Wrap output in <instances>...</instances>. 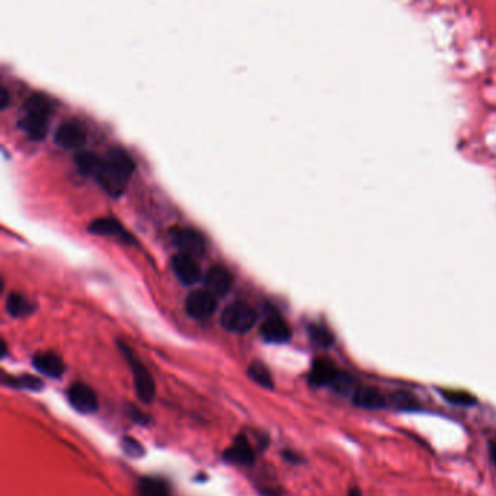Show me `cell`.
Returning <instances> with one entry per match:
<instances>
[{"label": "cell", "mask_w": 496, "mask_h": 496, "mask_svg": "<svg viewBox=\"0 0 496 496\" xmlns=\"http://www.w3.org/2000/svg\"><path fill=\"white\" fill-rule=\"evenodd\" d=\"M136 165L130 155L121 148H112L102 161V166L95 176L98 183L112 197H120L134 173Z\"/></svg>", "instance_id": "cell-1"}, {"label": "cell", "mask_w": 496, "mask_h": 496, "mask_svg": "<svg viewBox=\"0 0 496 496\" xmlns=\"http://www.w3.org/2000/svg\"><path fill=\"white\" fill-rule=\"evenodd\" d=\"M51 103L43 95H32L24 105L21 128L34 140H41L49 127Z\"/></svg>", "instance_id": "cell-2"}, {"label": "cell", "mask_w": 496, "mask_h": 496, "mask_svg": "<svg viewBox=\"0 0 496 496\" xmlns=\"http://www.w3.org/2000/svg\"><path fill=\"white\" fill-rule=\"evenodd\" d=\"M120 350L131 368L137 398L143 403H151L156 396V383L153 377H151L147 367L136 357V354L133 353V350L127 345V343L120 342Z\"/></svg>", "instance_id": "cell-3"}, {"label": "cell", "mask_w": 496, "mask_h": 496, "mask_svg": "<svg viewBox=\"0 0 496 496\" xmlns=\"http://www.w3.org/2000/svg\"><path fill=\"white\" fill-rule=\"evenodd\" d=\"M256 323V312L245 301L231 303L221 313L220 325L232 333H246Z\"/></svg>", "instance_id": "cell-4"}, {"label": "cell", "mask_w": 496, "mask_h": 496, "mask_svg": "<svg viewBox=\"0 0 496 496\" xmlns=\"http://www.w3.org/2000/svg\"><path fill=\"white\" fill-rule=\"evenodd\" d=\"M350 398L353 405L360 409L383 410L390 408L389 393H385L383 390L374 386H364L358 383Z\"/></svg>", "instance_id": "cell-5"}, {"label": "cell", "mask_w": 496, "mask_h": 496, "mask_svg": "<svg viewBox=\"0 0 496 496\" xmlns=\"http://www.w3.org/2000/svg\"><path fill=\"white\" fill-rule=\"evenodd\" d=\"M171 239L173 245L189 256H198L206 252V241L200 232L191 227H176L171 232Z\"/></svg>", "instance_id": "cell-6"}, {"label": "cell", "mask_w": 496, "mask_h": 496, "mask_svg": "<svg viewBox=\"0 0 496 496\" xmlns=\"http://www.w3.org/2000/svg\"><path fill=\"white\" fill-rule=\"evenodd\" d=\"M186 313L197 320H206L217 310V297L207 290H196L186 297Z\"/></svg>", "instance_id": "cell-7"}, {"label": "cell", "mask_w": 496, "mask_h": 496, "mask_svg": "<svg viewBox=\"0 0 496 496\" xmlns=\"http://www.w3.org/2000/svg\"><path fill=\"white\" fill-rule=\"evenodd\" d=\"M342 370L338 365L325 357H319L312 363L309 373V383L315 388H333L338 378L340 377Z\"/></svg>", "instance_id": "cell-8"}, {"label": "cell", "mask_w": 496, "mask_h": 496, "mask_svg": "<svg viewBox=\"0 0 496 496\" xmlns=\"http://www.w3.org/2000/svg\"><path fill=\"white\" fill-rule=\"evenodd\" d=\"M54 141L64 150L78 151L86 143L85 127L78 121H66L57 128Z\"/></svg>", "instance_id": "cell-9"}, {"label": "cell", "mask_w": 496, "mask_h": 496, "mask_svg": "<svg viewBox=\"0 0 496 496\" xmlns=\"http://www.w3.org/2000/svg\"><path fill=\"white\" fill-rule=\"evenodd\" d=\"M67 398L70 405L81 413L89 415L98 410L99 402L95 390L85 383H74L69 388Z\"/></svg>", "instance_id": "cell-10"}, {"label": "cell", "mask_w": 496, "mask_h": 496, "mask_svg": "<svg viewBox=\"0 0 496 496\" xmlns=\"http://www.w3.org/2000/svg\"><path fill=\"white\" fill-rule=\"evenodd\" d=\"M172 270L176 278L185 285H194L201 280L200 266L196 259L185 253H178L172 258Z\"/></svg>", "instance_id": "cell-11"}, {"label": "cell", "mask_w": 496, "mask_h": 496, "mask_svg": "<svg viewBox=\"0 0 496 496\" xmlns=\"http://www.w3.org/2000/svg\"><path fill=\"white\" fill-rule=\"evenodd\" d=\"M223 457L226 462H231L233 465L250 466L255 460V452L248 437L241 434L235 438L232 445L223 452Z\"/></svg>", "instance_id": "cell-12"}, {"label": "cell", "mask_w": 496, "mask_h": 496, "mask_svg": "<svg viewBox=\"0 0 496 496\" xmlns=\"http://www.w3.org/2000/svg\"><path fill=\"white\" fill-rule=\"evenodd\" d=\"M232 284H233L232 274L228 273L224 266H218V265L213 266V268H210V271L204 277L206 290L214 294L216 297L226 295L228 291H231Z\"/></svg>", "instance_id": "cell-13"}, {"label": "cell", "mask_w": 496, "mask_h": 496, "mask_svg": "<svg viewBox=\"0 0 496 496\" xmlns=\"http://www.w3.org/2000/svg\"><path fill=\"white\" fill-rule=\"evenodd\" d=\"M260 336L271 343H284L291 338V329L288 323L280 316H271L266 319L259 329Z\"/></svg>", "instance_id": "cell-14"}, {"label": "cell", "mask_w": 496, "mask_h": 496, "mask_svg": "<svg viewBox=\"0 0 496 496\" xmlns=\"http://www.w3.org/2000/svg\"><path fill=\"white\" fill-rule=\"evenodd\" d=\"M32 365L35 367V370L51 378H60L66 371V365L61 357L51 351L35 354L32 358Z\"/></svg>", "instance_id": "cell-15"}, {"label": "cell", "mask_w": 496, "mask_h": 496, "mask_svg": "<svg viewBox=\"0 0 496 496\" xmlns=\"http://www.w3.org/2000/svg\"><path fill=\"white\" fill-rule=\"evenodd\" d=\"M6 312L12 316V318H24L28 316L34 312L35 306L34 303L29 301L26 297H24L22 294L18 293H11L6 298Z\"/></svg>", "instance_id": "cell-16"}, {"label": "cell", "mask_w": 496, "mask_h": 496, "mask_svg": "<svg viewBox=\"0 0 496 496\" xmlns=\"http://www.w3.org/2000/svg\"><path fill=\"white\" fill-rule=\"evenodd\" d=\"M440 396L450 405L472 408L477 405V398L467 390H457V389H438Z\"/></svg>", "instance_id": "cell-17"}, {"label": "cell", "mask_w": 496, "mask_h": 496, "mask_svg": "<svg viewBox=\"0 0 496 496\" xmlns=\"http://www.w3.org/2000/svg\"><path fill=\"white\" fill-rule=\"evenodd\" d=\"M102 161L103 158H99L98 155L91 153V151H79L74 158L76 166H78L79 172L86 176H96L102 166Z\"/></svg>", "instance_id": "cell-18"}, {"label": "cell", "mask_w": 496, "mask_h": 496, "mask_svg": "<svg viewBox=\"0 0 496 496\" xmlns=\"http://www.w3.org/2000/svg\"><path fill=\"white\" fill-rule=\"evenodd\" d=\"M389 398H390V408L396 409V410L417 412V410L424 409L421 406V403H419V400L413 395H410V393H408L405 390L392 392V393H389Z\"/></svg>", "instance_id": "cell-19"}, {"label": "cell", "mask_w": 496, "mask_h": 496, "mask_svg": "<svg viewBox=\"0 0 496 496\" xmlns=\"http://www.w3.org/2000/svg\"><path fill=\"white\" fill-rule=\"evenodd\" d=\"M138 496H171V487L162 479L143 477L138 482Z\"/></svg>", "instance_id": "cell-20"}, {"label": "cell", "mask_w": 496, "mask_h": 496, "mask_svg": "<svg viewBox=\"0 0 496 496\" xmlns=\"http://www.w3.org/2000/svg\"><path fill=\"white\" fill-rule=\"evenodd\" d=\"M88 231H89V233L98 235V236H117V235L123 233V227L116 218L103 217V218L93 220L89 224Z\"/></svg>", "instance_id": "cell-21"}, {"label": "cell", "mask_w": 496, "mask_h": 496, "mask_svg": "<svg viewBox=\"0 0 496 496\" xmlns=\"http://www.w3.org/2000/svg\"><path fill=\"white\" fill-rule=\"evenodd\" d=\"M248 375L252 378V381H255V383L259 385L260 388L268 389V390L274 389L273 374H271V371L268 370V367H266L265 364H262L259 361L252 363L248 367Z\"/></svg>", "instance_id": "cell-22"}, {"label": "cell", "mask_w": 496, "mask_h": 496, "mask_svg": "<svg viewBox=\"0 0 496 496\" xmlns=\"http://www.w3.org/2000/svg\"><path fill=\"white\" fill-rule=\"evenodd\" d=\"M5 383L9 386H14L16 389H25V390H32V392L41 390L44 386V383L40 378L32 377V375L9 377V378H5Z\"/></svg>", "instance_id": "cell-23"}, {"label": "cell", "mask_w": 496, "mask_h": 496, "mask_svg": "<svg viewBox=\"0 0 496 496\" xmlns=\"http://www.w3.org/2000/svg\"><path fill=\"white\" fill-rule=\"evenodd\" d=\"M309 335H310V339L320 348H329L335 342V338L330 333V330L322 325H310Z\"/></svg>", "instance_id": "cell-24"}, {"label": "cell", "mask_w": 496, "mask_h": 496, "mask_svg": "<svg viewBox=\"0 0 496 496\" xmlns=\"http://www.w3.org/2000/svg\"><path fill=\"white\" fill-rule=\"evenodd\" d=\"M121 448L126 452V455L131 457V459H138V457L144 455V447L133 437H124L121 440Z\"/></svg>", "instance_id": "cell-25"}, {"label": "cell", "mask_w": 496, "mask_h": 496, "mask_svg": "<svg viewBox=\"0 0 496 496\" xmlns=\"http://www.w3.org/2000/svg\"><path fill=\"white\" fill-rule=\"evenodd\" d=\"M127 415L133 419L134 422L141 424V425H146V424H148V421H150V419H148L138 408H136V406H133V405H128V408H127Z\"/></svg>", "instance_id": "cell-26"}, {"label": "cell", "mask_w": 496, "mask_h": 496, "mask_svg": "<svg viewBox=\"0 0 496 496\" xmlns=\"http://www.w3.org/2000/svg\"><path fill=\"white\" fill-rule=\"evenodd\" d=\"M284 459L287 460V462H290V463H294V465H298V463H301L303 462V459H301V457L298 455V454H295V452H293V451H285L284 454Z\"/></svg>", "instance_id": "cell-27"}, {"label": "cell", "mask_w": 496, "mask_h": 496, "mask_svg": "<svg viewBox=\"0 0 496 496\" xmlns=\"http://www.w3.org/2000/svg\"><path fill=\"white\" fill-rule=\"evenodd\" d=\"M489 454H490V460L496 466V440L490 441V444H489Z\"/></svg>", "instance_id": "cell-28"}, {"label": "cell", "mask_w": 496, "mask_h": 496, "mask_svg": "<svg viewBox=\"0 0 496 496\" xmlns=\"http://www.w3.org/2000/svg\"><path fill=\"white\" fill-rule=\"evenodd\" d=\"M348 496H363V492H361V489L358 486H353L350 489V492H348Z\"/></svg>", "instance_id": "cell-29"}, {"label": "cell", "mask_w": 496, "mask_h": 496, "mask_svg": "<svg viewBox=\"0 0 496 496\" xmlns=\"http://www.w3.org/2000/svg\"><path fill=\"white\" fill-rule=\"evenodd\" d=\"M0 105H2V108H5L8 105V92H6V89L2 91V101H0Z\"/></svg>", "instance_id": "cell-30"}]
</instances>
